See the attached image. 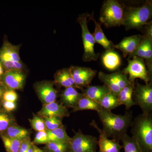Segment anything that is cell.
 Here are the masks:
<instances>
[{
  "mask_svg": "<svg viewBox=\"0 0 152 152\" xmlns=\"http://www.w3.org/2000/svg\"><path fill=\"white\" fill-rule=\"evenodd\" d=\"M97 113L102 124V130L108 137L119 142L122 137L127 134L132 122V112H127L124 115H116L102 108Z\"/></svg>",
  "mask_w": 152,
  "mask_h": 152,
  "instance_id": "cell-1",
  "label": "cell"
},
{
  "mask_svg": "<svg viewBox=\"0 0 152 152\" xmlns=\"http://www.w3.org/2000/svg\"><path fill=\"white\" fill-rule=\"evenodd\" d=\"M132 137L142 152H152L151 113H142L136 117L131 125Z\"/></svg>",
  "mask_w": 152,
  "mask_h": 152,
  "instance_id": "cell-2",
  "label": "cell"
},
{
  "mask_svg": "<svg viewBox=\"0 0 152 152\" xmlns=\"http://www.w3.org/2000/svg\"><path fill=\"white\" fill-rule=\"evenodd\" d=\"M151 2L147 1L139 7L131 8L125 12L123 25L126 29L141 27L151 18Z\"/></svg>",
  "mask_w": 152,
  "mask_h": 152,
  "instance_id": "cell-3",
  "label": "cell"
},
{
  "mask_svg": "<svg viewBox=\"0 0 152 152\" xmlns=\"http://www.w3.org/2000/svg\"><path fill=\"white\" fill-rule=\"evenodd\" d=\"M125 12L123 6L118 1L108 0L104 3L99 20L107 27L123 25Z\"/></svg>",
  "mask_w": 152,
  "mask_h": 152,
  "instance_id": "cell-4",
  "label": "cell"
},
{
  "mask_svg": "<svg viewBox=\"0 0 152 152\" xmlns=\"http://www.w3.org/2000/svg\"><path fill=\"white\" fill-rule=\"evenodd\" d=\"M90 15L83 14L79 16L77 21L81 27L82 39L84 46L83 59L85 62L96 61L99 55L95 53V41L93 35L90 33L88 26V20Z\"/></svg>",
  "mask_w": 152,
  "mask_h": 152,
  "instance_id": "cell-5",
  "label": "cell"
},
{
  "mask_svg": "<svg viewBox=\"0 0 152 152\" xmlns=\"http://www.w3.org/2000/svg\"><path fill=\"white\" fill-rule=\"evenodd\" d=\"M0 62L7 71L17 70L22 71L23 65L18 47L8 42L5 44L0 50Z\"/></svg>",
  "mask_w": 152,
  "mask_h": 152,
  "instance_id": "cell-6",
  "label": "cell"
},
{
  "mask_svg": "<svg viewBox=\"0 0 152 152\" xmlns=\"http://www.w3.org/2000/svg\"><path fill=\"white\" fill-rule=\"evenodd\" d=\"M97 142L96 137L85 134L79 130L71 138L69 152H97Z\"/></svg>",
  "mask_w": 152,
  "mask_h": 152,
  "instance_id": "cell-7",
  "label": "cell"
},
{
  "mask_svg": "<svg viewBox=\"0 0 152 152\" xmlns=\"http://www.w3.org/2000/svg\"><path fill=\"white\" fill-rule=\"evenodd\" d=\"M132 58V59L129 60L127 66L122 73L126 75H129L128 79L132 83L134 84L135 80L139 78L144 81L146 84H148L150 80V75L143 60L137 57Z\"/></svg>",
  "mask_w": 152,
  "mask_h": 152,
  "instance_id": "cell-8",
  "label": "cell"
},
{
  "mask_svg": "<svg viewBox=\"0 0 152 152\" xmlns=\"http://www.w3.org/2000/svg\"><path fill=\"white\" fill-rule=\"evenodd\" d=\"M134 96L136 105H138L143 113H149L152 110V83L142 85L139 83L134 86Z\"/></svg>",
  "mask_w": 152,
  "mask_h": 152,
  "instance_id": "cell-9",
  "label": "cell"
},
{
  "mask_svg": "<svg viewBox=\"0 0 152 152\" xmlns=\"http://www.w3.org/2000/svg\"><path fill=\"white\" fill-rule=\"evenodd\" d=\"M69 69L75 84L80 89L89 86L97 72L96 71L88 67L72 66Z\"/></svg>",
  "mask_w": 152,
  "mask_h": 152,
  "instance_id": "cell-10",
  "label": "cell"
},
{
  "mask_svg": "<svg viewBox=\"0 0 152 152\" xmlns=\"http://www.w3.org/2000/svg\"><path fill=\"white\" fill-rule=\"evenodd\" d=\"M98 131L99 137L98 140L97 145L99 146V152H121L122 146L119 143V142L113 139H110L102 129L99 127L94 120L90 124Z\"/></svg>",
  "mask_w": 152,
  "mask_h": 152,
  "instance_id": "cell-11",
  "label": "cell"
},
{
  "mask_svg": "<svg viewBox=\"0 0 152 152\" xmlns=\"http://www.w3.org/2000/svg\"><path fill=\"white\" fill-rule=\"evenodd\" d=\"M26 79L21 71L17 70L7 71L1 76V81L7 90L20 89L23 87Z\"/></svg>",
  "mask_w": 152,
  "mask_h": 152,
  "instance_id": "cell-12",
  "label": "cell"
},
{
  "mask_svg": "<svg viewBox=\"0 0 152 152\" xmlns=\"http://www.w3.org/2000/svg\"><path fill=\"white\" fill-rule=\"evenodd\" d=\"M35 89L38 96L44 104L56 102L58 92L52 82L47 81L39 82L36 84Z\"/></svg>",
  "mask_w": 152,
  "mask_h": 152,
  "instance_id": "cell-13",
  "label": "cell"
},
{
  "mask_svg": "<svg viewBox=\"0 0 152 152\" xmlns=\"http://www.w3.org/2000/svg\"><path fill=\"white\" fill-rule=\"evenodd\" d=\"M39 115L43 117H56L61 118L68 117L69 113L68 109L62 104L56 102L48 104H43L42 107L39 112Z\"/></svg>",
  "mask_w": 152,
  "mask_h": 152,
  "instance_id": "cell-14",
  "label": "cell"
},
{
  "mask_svg": "<svg viewBox=\"0 0 152 152\" xmlns=\"http://www.w3.org/2000/svg\"><path fill=\"white\" fill-rule=\"evenodd\" d=\"M144 37L141 35H134L123 39L119 43L115 45V48L120 50L125 58L130 56L140 45Z\"/></svg>",
  "mask_w": 152,
  "mask_h": 152,
  "instance_id": "cell-15",
  "label": "cell"
},
{
  "mask_svg": "<svg viewBox=\"0 0 152 152\" xmlns=\"http://www.w3.org/2000/svg\"><path fill=\"white\" fill-rule=\"evenodd\" d=\"M89 19L92 20L95 23V29L93 37L95 42L99 44L105 50L106 52L113 51L115 49V45L111 41L109 40L106 37L99 23L96 21L93 15H90Z\"/></svg>",
  "mask_w": 152,
  "mask_h": 152,
  "instance_id": "cell-16",
  "label": "cell"
},
{
  "mask_svg": "<svg viewBox=\"0 0 152 152\" xmlns=\"http://www.w3.org/2000/svg\"><path fill=\"white\" fill-rule=\"evenodd\" d=\"M83 94L78 92L74 87L65 88L61 95V101L65 107L74 108Z\"/></svg>",
  "mask_w": 152,
  "mask_h": 152,
  "instance_id": "cell-17",
  "label": "cell"
},
{
  "mask_svg": "<svg viewBox=\"0 0 152 152\" xmlns=\"http://www.w3.org/2000/svg\"><path fill=\"white\" fill-rule=\"evenodd\" d=\"M110 92L109 88L105 85L102 86H89L83 91V94L99 103L102 99Z\"/></svg>",
  "mask_w": 152,
  "mask_h": 152,
  "instance_id": "cell-18",
  "label": "cell"
},
{
  "mask_svg": "<svg viewBox=\"0 0 152 152\" xmlns=\"http://www.w3.org/2000/svg\"><path fill=\"white\" fill-rule=\"evenodd\" d=\"M54 83L60 86L65 88L74 87L77 88L74 82L69 68L63 69L57 72L55 75Z\"/></svg>",
  "mask_w": 152,
  "mask_h": 152,
  "instance_id": "cell-19",
  "label": "cell"
},
{
  "mask_svg": "<svg viewBox=\"0 0 152 152\" xmlns=\"http://www.w3.org/2000/svg\"><path fill=\"white\" fill-rule=\"evenodd\" d=\"M134 88V84L129 85L121 90L118 95L120 105H124L127 110L136 105L132 99Z\"/></svg>",
  "mask_w": 152,
  "mask_h": 152,
  "instance_id": "cell-20",
  "label": "cell"
},
{
  "mask_svg": "<svg viewBox=\"0 0 152 152\" xmlns=\"http://www.w3.org/2000/svg\"><path fill=\"white\" fill-rule=\"evenodd\" d=\"M30 134L28 130L14 124L10 126L2 135L10 138L22 141L29 138Z\"/></svg>",
  "mask_w": 152,
  "mask_h": 152,
  "instance_id": "cell-21",
  "label": "cell"
},
{
  "mask_svg": "<svg viewBox=\"0 0 152 152\" xmlns=\"http://www.w3.org/2000/svg\"><path fill=\"white\" fill-rule=\"evenodd\" d=\"M102 109V108L99 104L83 94V96L79 100L77 103L74 108L73 110L74 112H77L92 110L98 112Z\"/></svg>",
  "mask_w": 152,
  "mask_h": 152,
  "instance_id": "cell-22",
  "label": "cell"
},
{
  "mask_svg": "<svg viewBox=\"0 0 152 152\" xmlns=\"http://www.w3.org/2000/svg\"><path fill=\"white\" fill-rule=\"evenodd\" d=\"M102 62L104 66L110 71L116 69L121 64L119 56L113 51L106 52L103 56Z\"/></svg>",
  "mask_w": 152,
  "mask_h": 152,
  "instance_id": "cell-23",
  "label": "cell"
},
{
  "mask_svg": "<svg viewBox=\"0 0 152 152\" xmlns=\"http://www.w3.org/2000/svg\"><path fill=\"white\" fill-rule=\"evenodd\" d=\"M46 132L49 142H69L70 141L71 137L68 135L64 127Z\"/></svg>",
  "mask_w": 152,
  "mask_h": 152,
  "instance_id": "cell-24",
  "label": "cell"
},
{
  "mask_svg": "<svg viewBox=\"0 0 152 152\" xmlns=\"http://www.w3.org/2000/svg\"><path fill=\"white\" fill-rule=\"evenodd\" d=\"M99 104L103 109L109 111H111L120 106L118 95L111 91L102 99Z\"/></svg>",
  "mask_w": 152,
  "mask_h": 152,
  "instance_id": "cell-25",
  "label": "cell"
},
{
  "mask_svg": "<svg viewBox=\"0 0 152 152\" xmlns=\"http://www.w3.org/2000/svg\"><path fill=\"white\" fill-rule=\"evenodd\" d=\"M120 141L122 142L124 152H142L135 139L127 134L124 135Z\"/></svg>",
  "mask_w": 152,
  "mask_h": 152,
  "instance_id": "cell-26",
  "label": "cell"
},
{
  "mask_svg": "<svg viewBox=\"0 0 152 152\" xmlns=\"http://www.w3.org/2000/svg\"><path fill=\"white\" fill-rule=\"evenodd\" d=\"M69 142H49L44 147L45 152H69Z\"/></svg>",
  "mask_w": 152,
  "mask_h": 152,
  "instance_id": "cell-27",
  "label": "cell"
},
{
  "mask_svg": "<svg viewBox=\"0 0 152 152\" xmlns=\"http://www.w3.org/2000/svg\"><path fill=\"white\" fill-rule=\"evenodd\" d=\"M1 137L7 152H19L22 140L10 138L3 135Z\"/></svg>",
  "mask_w": 152,
  "mask_h": 152,
  "instance_id": "cell-28",
  "label": "cell"
},
{
  "mask_svg": "<svg viewBox=\"0 0 152 152\" xmlns=\"http://www.w3.org/2000/svg\"><path fill=\"white\" fill-rule=\"evenodd\" d=\"M15 120L8 113L0 111V135H2L11 126L14 124Z\"/></svg>",
  "mask_w": 152,
  "mask_h": 152,
  "instance_id": "cell-29",
  "label": "cell"
},
{
  "mask_svg": "<svg viewBox=\"0 0 152 152\" xmlns=\"http://www.w3.org/2000/svg\"><path fill=\"white\" fill-rule=\"evenodd\" d=\"M109 77L121 89L124 88L132 83L129 81L127 76L122 72H115L111 74H108Z\"/></svg>",
  "mask_w": 152,
  "mask_h": 152,
  "instance_id": "cell-30",
  "label": "cell"
},
{
  "mask_svg": "<svg viewBox=\"0 0 152 152\" xmlns=\"http://www.w3.org/2000/svg\"><path fill=\"white\" fill-rule=\"evenodd\" d=\"M98 77L100 80L103 82L109 88L111 92L115 94H118L121 91V88L116 84L115 83L110 79L108 74L105 73L103 72H99L98 74Z\"/></svg>",
  "mask_w": 152,
  "mask_h": 152,
  "instance_id": "cell-31",
  "label": "cell"
},
{
  "mask_svg": "<svg viewBox=\"0 0 152 152\" xmlns=\"http://www.w3.org/2000/svg\"><path fill=\"white\" fill-rule=\"evenodd\" d=\"M47 130L50 131L64 127L61 119L56 117H43Z\"/></svg>",
  "mask_w": 152,
  "mask_h": 152,
  "instance_id": "cell-32",
  "label": "cell"
},
{
  "mask_svg": "<svg viewBox=\"0 0 152 152\" xmlns=\"http://www.w3.org/2000/svg\"><path fill=\"white\" fill-rule=\"evenodd\" d=\"M32 127L37 132H46L47 131L43 119L34 114L31 119H29Z\"/></svg>",
  "mask_w": 152,
  "mask_h": 152,
  "instance_id": "cell-33",
  "label": "cell"
},
{
  "mask_svg": "<svg viewBox=\"0 0 152 152\" xmlns=\"http://www.w3.org/2000/svg\"><path fill=\"white\" fill-rule=\"evenodd\" d=\"M49 142L47 132H39L37 133L33 143L34 145L46 144Z\"/></svg>",
  "mask_w": 152,
  "mask_h": 152,
  "instance_id": "cell-34",
  "label": "cell"
},
{
  "mask_svg": "<svg viewBox=\"0 0 152 152\" xmlns=\"http://www.w3.org/2000/svg\"><path fill=\"white\" fill-rule=\"evenodd\" d=\"M2 99L4 101L15 102L18 100V95L14 90H7L4 93Z\"/></svg>",
  "mask_w": 152,
  "mask_h": 152,
  "instance_id": "cell-35",
  "label": "cell"
},
{
  "mask_svg": "<svg viewBox=\"0 0 152 152\" xmlns=\"http://www.w3.org/2000/svg\"><path fill=\"white\" fill-rule=\"evenodd\" d=\"M152 58V36H149L147 42L145 56L144 58L148 60V61H151Z\"/></svg>",
  "mask_w": 152,
  "mask_h": 152,
  "instance_id": "cell-36",
  "label": "cell"
},
{
  "mask_svg": "<svg viewBox=\"0 0 152 152\" xmlns=\"http://www.w3.org/2000/svg\"><path fill=\"white\" fill-rule=\"evenodd\" d=\"M3 107L6 112L10 113L15 110L17 104L16 102H14L4 101L3 102Z\"/></svg>",
  "mask_w": 152,
  "mask_h": 152,
  "instance_id": "cell-37",
  "label": "cell"
},
{
  "mask_svg": "<svg viewBox=\"0 0 152 152\" xmlns=\"http://www.w3.org/2000/svg\"><path fill=\"white\" fill-rule=\"evenodd\" d=\"M32 143L29 138L25 139L22 141L20 146L19 152H26L27 151L29 147Z\"/></svg>",
  "mask_w": 152,
  "mask_h": 152,
  "instance_id": "cell-38",
  "label": "cell"
},
{
  "mask_svg": "<svg viewBox=\"0 0 152 152\" xmlns=\"http://www.w3.org/2000/svg\"><path fill=\"white\" fill-rule=\"evenodd\" d=\"M6 90L7 89L5 87L1 81H0V100L2 99L3 95Z\"/></svg>",
  "mask_w": 152,
  "mask_h": 152,
  "instance_id": "cell-39",
  "label": "cell"
},
{
  "mask_svg": "<svg viewBox=\"0 0 152 152\" xmlns=\"http://www.w3.org/2000/svg\"><path fill=\"white\" fill-rule=\"evenodd\" d=\"M33 152H45L44 150L41 149L39 148H38L37 146H35L34 149V151Z\"/></svg>",
  "mask_w": 152,
  "mask_h": 152,
  "instance_id": "cell-40",
  "label": "cell"
},
{
  "mask_svg": "<svg viewBox=\"0 0 152 152\" xmlns=\"http://www.w3.org/2000/svg\"><path fill=\"white\" fill-rule=\"evenodd\" d=\"M4 73V69L2 64L0 62V77H1Z\"/></svg>",
  "mask_w": 152,
  "mask_h": 152,
  "instance_id": "cell-41",
  "label": "cell"
}]
</instances>
